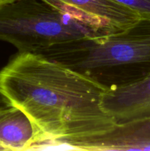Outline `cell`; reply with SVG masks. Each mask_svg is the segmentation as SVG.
<instances>
[{
    "mask_svg": "<svg viewBox=\"0 0 150 151\" xmlns=\"http://www.w3.org/2000/svg\"><path fill=\"white\" fill-rule=\"evenodd\" d=\"M11 106V103L7 100V97L0 91V110L8 108Z\"/></svg>",
    "mask_w": 150,
    "mask_h": 151,
    "instance_id": "cell-9",
    "label": "cell"
},
{
    "mask_svg": "<svg viewBox=\"0 0 150 151\" xmlns=\"http://www.w3.org/2000/svg\"><path fill=\"white\" fill-rule=\"evenodd\" d=\"M101 106L116 124L150 118V74L124 86L108 89Z\"/></svg>",
    "mask_w": 150,
    "mask_h": 151,
    "instance_id": "cell-5",
    "label": "cell"
},
{
    "mask_svg": "<svg viewBox=\"0 0 150 151\" xmlns=\"http://www.w3.org/2000/svg\"><path fill=\"white\" fill-rule=\"evenodd\" d=\"M83 150H150V118L116 124L112 131L74 145Z\"/></svg>",
    "mask_w": 150,
    "mask_h": 151,
    "instance_id": "cell-6",
    "label": "cell"
},
{
    "mask_svg": "<svg viewBox=\"0 0 150 151\" xmlns=\"http://www.w3.org/2000/svg\"><path fill=\"white\" fill-rule=\"evenodd\" d=\"M107 88L38 53L18 52L0 70V91L44 136L42 149L69 147L116 127L101 106Z\"/></svg>",
    "mask_w": 150,
    "mask_h": 151,
    "instance_id": "cell-1",
    "label": "cell"
},
{
    "mask_svg": "<svg viewBox=\"0 0 150 151\" xmlns=\"http://www.w3.org/2000/svg\"><path fill=\"white\" fill-rule=\"evenodd\" d=\"M44 142L41 131L23 111L13 106L0 110V150H39Z\"/></svg>",
    "mask_w": 150,
    "mask_h": 151,
    "instance_id": "cell-7",
    "label": "cell"
},
{
    "mask_svg": "<svg viewBox=\"0 0 150 151\" xmlns=\"http://www.w3.org/2000/svg\"><path fill=\"white\" fill-rule=\"evenodd\" d=\"M101 36L42 0H16L0 6V41L14 46L19 52L37 53L56 44Z\"/></svg>",
    "mask_w": 150,
    "mask_h": 151,
    "instance_id": "cell-3",
    "label": "cell"
},
{
    "mask_svg": "<svg viewBox=\"0 0 150 151\" xmlns=\"http://www.w3.org/2000/svg\"><path fill=\"white\" fill-rule=\"evenodd\" d=\"M115 1L136 13L141 19H150V0H115Z\"/></svg>",
    "mask_w": 150,
    "mask_h": 151,
    "instance_id": "cell-8",
    "label": "cell"
},
{
    "mask_svg": "<svg viewBox=\"0 0 150 151\" xmlns=\"http://www.w3.org/2000/svg\"><path fill=\"white\" fill-rule=\"evenodd\" d=\"M114 89L150 74V19L97 38L56 44L37 52Z\"/></svg>",
    "mask_w": 150,
    "mask_h": 151,
    "instance_id": "cell-2",
    "label": "cell"
},
{
    "mask_svg": "<svg viewBox=\"0 0 150 151\" xmlns=\"http://www.w3.org/2000/svg\"><path fill=\"white\" fill-rule=\"evenodd\" d=\"M104 35L126 29L141 18L115 0H42Z\"/></svg>",
    "mask_w": 150,
    "mask_h": 151,
    "instance_id": "cell-4",
    "label": "cell"
},
{
    "mask_svg": "<svg viewBox=\"0 0 150 151\" xmlns=\"http://www.w3.org/2000/svg\"><path fill=\"white\" fill-rule=\"evenodd\" d=\"M16 1V0H0V6H2L4 5V4L13 2V1Z\"/></svg>",
    "mask_w": 150,
    "mask_h": 151,
    "instance_id": "cell-10",
    "label": "cell"
}]
</instances>
